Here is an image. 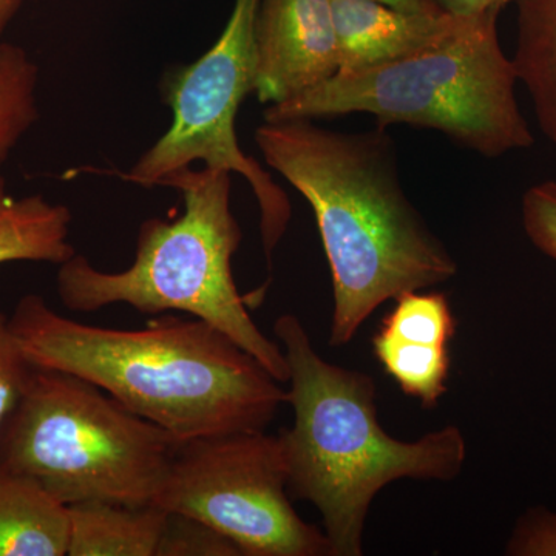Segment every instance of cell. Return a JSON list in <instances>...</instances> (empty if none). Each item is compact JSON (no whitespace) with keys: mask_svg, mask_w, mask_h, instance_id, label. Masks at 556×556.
Here are the masks:
<instances>
[{"mask_svg":"<svg viewBox=\"0 0 556 556\" xmlns=\"http://www.w3.org/2000/svg\"><path fill=\"white\" fill-rule=\"evenodd\" d=\"M177 442L89 380L33 368L0 427V468L65 506L153 504Z\"/></svg>","mask_w":556,"mask_h":556,"instance_id":"6","label":"cell"},{"mask_svg":"<svg viewBox=\"0 0 556 556\" xmlns=\"http://www.w3.org/2000/svg\"><path fill=\"white\" fill-rule=\"evenodd\" d=\"M339 72L378 67L448 38L460 17L415 13L380 0H331ZM336 73V75H338Z\"/></svg>","mask_w":556,"mask_h":556,"instance_id":"10","label":"cell"},{"mask_svg":"<svg viewBox=\"0 0 556 556\" xmlns=\"http://www.w3.org/2000/svg\"><path fill=\"white\" fill-rule=\"evenodd\" d=\"M166 188L178 190V218H149L139 228L129 268L108 273L76 252L56 274L62 305L73 313H94L127 305L148 316L189 314L225 332L257 358L270 375L289 380L287 356L249 314L232 273L241 228L230 207V174L192 167L172 175Z\"/></svg>","mask_w":556,"mask_h":556,"instance_id":"4","label":"cell"},{"mask_svg":"<svg viewBox=\"0 0 556 556\" xmlns=\"http://www.w3.org/2000/svg\"><path fill=\"white\" fill-rule=\"evenodd\" d=\"M255 87L262 104L294 100L339 72L331 0H260Z\"/></svg>","mask_w":556,"mask_h":556,"instance_id":"9","label":"cell"},{"mask_svg":"<svg viewBox=\"0 0 556 556\" xmlns=\"http://www.w3.org/2000/svg\"><path fill=\"white\" fill-rule=\"evenodd\" d=\"M67 556H156L167 511L155 504L68 506Z\"/></svg>","mask_w":556,"mask_h":556,"instance_id":"12","label":"cell"},{"mask_svg":"<svg viewBox=\"0 0 556 556\" xmlns=\"http://www.w3.org/2000/svg\"><path fill=\"white\" fill-rule=\"evenodd\" d=\"M72 219L67 206L42 195H11L0 177V265L67 262L76 254L68 241Z\"/></svg>","mask_w":556,"mask_h":556,"instance_id":"13","label":"cell"},{"mask_svg":"<svg viewBox=\"0 0 556 556\" xmlns=\"http://www.w3.org/2000/svg\"><path fill=\"white\" fill-rule=\"evenodd\" d=\"M68 506L33 479L0 468V556H67Z\"/></svg>","mask_w":556,"mask_h":556,"instance_id":"11","label":"cell"},{"mask_svg":"<svg viewBox=\"0 0 556 556\" xmlns=\"http://www.w3.org/2000/svg\"><path fill=\"white\" fill-rule=\"evenodd\" d=\"M255 144L316 217L332 281L329 345L350 343L388 300L456 276V260L405 193L382 127L343 134L314 119L265 121Z\"/></svg>","mask_w":556,"mask_h":556,"instance_id":"1","label":"cell"},{"mask_svg":"<svg viewBox=\"0 0 556 556\" xmlns=\"http://www.w3.org/2000/svg\"><path fill=\"white\" fill-rule=\"evenodd\" d=\"M22 0H0V42H3L2 36L9 28L10 22L20 11Z\"/></svg>","mask_w":556,"mask_h":556,"instance_id":"24","label":"cell"},{"mask_svg":"<svg viewBox=\"0 0 556 556\" xmlns=\"http://www.w3.org/2000/svg\"><path fill=\"white\" fill-rule=\"evenodd\" d=\"M504 554L508 556H556V508L538 506L515 522Z\"/></svg>","mask_w":556,"mask_h":556,"instance_id":"20","label":"cell"},{"mask_svg":"<svg viewBox=\"0 0 556 556\" xmlns=\"http://www.w3.org/2000/svg\"><path fill=\"white\" fill-rule=\"evenodd\" d=\"M517 0H433L442 13L455 17L500 16L501 11Z\"/></svg>","mask_w":556,"mask_h":556,"instance_id":"22","label":"cell"},{"mask_svg":"<svg viewBox=\"0 0 556 556\" xmlns=\"http://www.w3.org/2000/svg\"><path fill=\"white\" fill-rule=\"evenodd\" d=\"M31 369L11 329L10 316L0 313V427L20 401Z\"/></svg>","mask_w":556,"mask_h":556,"instance_id":"21","label":"cell"},{"mask_svg":"<svg viewBox=\"0 0 556 556\" xmlns=\"http://www.w3.org/2000/svg\"><path fill=\"white\" fill-rule=\"evenodd\" d=\"M514 62L532 100L540 130L556 146V0H517Z\"/></svg>","mask_w":556,"mask_h":556,"instance_id":"14","label":"cell"},{"mask_svg":"<svg viewBox=\"0 0 556 556\" xmlns=\"http://www.w3.org/2000/svg\"><path fill=\"white\" fill-rule=\"evenodd\" d=\"M521 215L530 243L556 262V179L527 190Z\"/></svg>","mask_w":556,"mask_h":556,"instance_id":"19","label":"cell"},{"mask_svg":"<svg viewBox=\"0 0 556 556\" xmlns=\"http://www.w3.org/2000/svg\"><path fill=\"white\" fill-rule=\"evenodd\" d=\"M289 496L278 434L239 431L178 444L153 504L218 530L241 556H332Z\"/></svg>","mask_w":556,"mask_h":556,"instance_id":"8","label":"cell"},{"mask_svg":"<svg viewBox=\"0 0 556 556\" xmlns=\"http://www.w3.org/2000/svg\"><path fill=\"white\" fill-rule=\"evenodd\" d=\"M258 5L260 0H236L217 42L200 60L164 76L170 127L123 178L155 188L197 161L207 169L239 174L257 200L263 252L273 269L274 252L291 222V201L273 175L243 152L236 127L241 102L254 93Z\"/></svg>","mask_w":556,"mask_h":556,"instance_id":"7","label":"cell"},{"mask_svg":"<svg viewBox=\"0 0 556 556\" xmlns=\"http://www.w3.org/2000/svg\"><path fill=\"white\" fill-rule=\"evenodd\" d=\"M39 68L14 43L0 42V167L39 118Z\"/></svg>","mask_w":556,"mask_h":556,"instance_id":"16","label":"cell"},{"mask_svg":"<svg viewBox=\"0 0 556 556\" xmlns=\"http://www.w3.org/2000/svg\"><path fill=\"white\" fill-rule=\"evenodd\" d=\"M396 9L415 11V13L439 14L441 10L434 5L433 0H380Z\"/></svg>","mask_w":556,"mask_h":556,"instance_id":"23","label":"cell"},{"mask_svg":"<svg viewBox=\"0 0 556 556\" xmlns=\"http://www.w3.org/2000/svg\"><path fill=\"white\" fill-rule=\"evenodd\" d=\"M372 353L402 393L415 397L426 408L437 407L448 391V346L424 345L388 338L376 332Z\"/></svg>","mask_w":556,"mask_h":556,"instance_id":"15","label":"cell"},{"mask_svg":"<svg viewBox=\"0 0 556 556\" xmlns=\"http://www.w3.org/2000/svg\"><path fill=\"white\" fill-rule=\"evenodd\" d=\"M496 14L460 17L456 30L402 60L338 73L294 100L269 105L265 121L367 113L378 127L438 130L486 159L533 144L519 110L517 72L497 36Z\"/></svg>","mask_w":556,"mask_h":556,"instance_id":"5","label":"cell"},{"mask_svg":"<svg viewBox=\"0 0 556 556\" xmlns=\"http://www.w3.org/2000/svg\"><path fill=\"white\" fill-rule=\"evenodd\" d=\"M274 334L287 356L294 413L278 433L289 495L317 508L332 556H361L380 490L401 479L455 481L467 463L466 438L456 426L409 442L390 437L379 424L371 376L325 361L294 314H281Z\"/></svg>","mask_w":556,"mask_h":556,"instance_id":"3","label":"cell"},{"mask_svg":"<svg viewBox=\"0 0 556 556\" xmlns=\"http://www.w3.org/2000/svg\"><path fill=\"white\" fill-rule=\"evenodd\" d=\"M10 325L33 368L89 380L177 444L266 430L288 401L257 358L200 318L155 317L139 329L97 327L28 294Z\"/></svg>","mask_w":556,"mask_h":556,"instance_id":"2","label":"cell"},{"mask_svg":"<svg viewBox=\"0 0 556 556\" xmlns=\"http://www.w3.org/2000/svg\"><path fill=\"white\" fill-rule=\"evenodd\" d=\"M417 289L394 299V306L380 321V334L424 345L448 346L456 334V320L447 295Z\"/></svg>","mask_w":556,"mask_h":556,"instance_id":"17","label":"cell"},{"mask_svg":"<svg viewBox=\"0 0 556 556\" xmlns=\"http://www.w3.org/2000/svg\"><path fill=\"white\" fill-rule=\"evenodd\" d=\"M156 556H241L228 536L199 519L167 511Z\"/></svg>","mask_w":556,"mask_h":556,"instance_id":"18","label":"cell"}]
</instances>
